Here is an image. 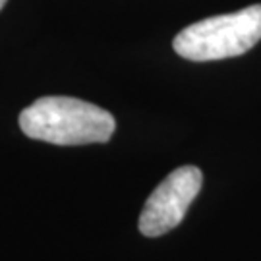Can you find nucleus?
I'll return each mask as SVG.
<instances>
[{
  "instance_id": "f257e3e1",
  "label": "nucleus",
  "mask_w": 261,
  "mask_h": 261,
  "mask_svg": "<svg viewBox=\"0 0 261 261\" xmlns=\"http://www.w3.org/2000/svg\"><path fill=\"white\" fill-rule=\"evenodd\" d=\"M19 128L31 140L55 145L105 143L114 134L111 112L74 97H41L19 114Z\"/></svg>"
},
{
  "instance_id": "f03ea898",
  "label": "nucleus",
  "mask_w": 261,
  "mask_h": 261,
  "mask_svg": "<svg viewBox=\"0 0 261 261\" xmlns=\"http://www.w3.org/2000/svg\"><path fill=\"white\" fill-rule=\"evenodd\" d=\"M261 41V4L213 16L184 28L174 37V50L186 60L209 62L240 56Z\"/></svg>"
},
{
  "instance_id": "7ed1b4c3",
  "label": "nucleus",
  "mask_w": 261,
  "mask_h": 261,
  "mask_svg": "<svg viewBox=\"0 0 261 261\" xmlns=\"http://www.w3.org/2000/svg\"><path fill=\"white\" fill-rule=\"evenodd\" d=\"M203 174L197 167H180L172 170L145 201L140 217L143 236L157 238L182 223L188 207L201 190Z\"/></svg>"
},
{
  "instance_id": "20e7f679",
  "label": "nucleus",
  "mask_w": 261,
  "mask_h": 261,
  "mask_svg": "<svg viewBox=\"0 0 261 261\" xmlns=\"http://www.w3.org/2000/svg\"><path fill=\"white\" fill-rule=\"evenodd\" d=\"M4 4H6V0H0V10L4 8Z\"/></svg>"
}]
</instances>
